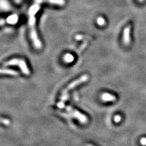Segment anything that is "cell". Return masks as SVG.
Masks as SVG:
<instances>
[{
    "label": "cell",
    "mask_w": 146,
    "mask_h": 146,
    "mask_svg": "<svg viewBox=\"0 0 146 146\" xmlns=\"http://www.w3.org/2000/svg\"><path fill=\"white\" fill-rule=\"evenodd\" d=\"M3 65L4 66H9V65H18L20 68L22 72L25 74L27 76H29L31 74V72L27 67L25 61L23 59L19 58H13L12 60H9L7 62L4 63Z\"/></svg>",
    "instance_id": "2"
},
{
    "label": "cell",
    "mask_w": 146,
    "mask_h": 146,
    "mask_svg": "<svg viewBox=\"0 0 146 146\" xmlns=\"http://www.w3.org/2000/svg\"><path fill=\"white\" fill-rule=\"evenodd\" d=\"M1 123H3V124H4V125H9V124H10V123H11L10 120H9L8 119L3 118V117H1Z\"/></svg>",
    "instance_id": "9"
},
{
    "label": "cell",
    "mask_w": 146,
    "mask_h": 146,
    "mask_svg": "<svg viewBox=\"0 0 146 146\" xmlns=\"http://www.w3.org/2000/svg\"><path fill=\"white\" fill-rule=\"evenodd\" d=\"M66 110L67 112L70 114V116L77 119L79 120L82 124H86L88 122V118L84 114L81 113L79 111L76 110L72 108L70 106L66 107Z\"/></svg>",
    "instance_id": "4"
},
{
    "label": "cell",
    "mask_w": 146,
    "mask_h": 146,
    "mask_svg": "<svg viewBox=\"0 0 146 146\" xmlns=\"http://www.w3.org/2000/svg\"><path fill=\"white\" fill-rule=\"evenodd\" d=\"M141 143H142V144H146V140H145V139H142L141 140Z\"/></svg>",
    "instance_id": "13"
},
{
    "label": "cell",
    "mask_w": 146,
    "mask_h": 146,
    "mask_svg": "<svg viewBox=\"0 0 146 146\" xmlns=\"http://www.w3.org/2000/svg\"><path fill=\"white\" fill-rule=\"evenodd\" d=\"M98 23L100 25H102V22L104 23V19H103V18L102 19L101 18H99V19H98Z\"/></svg>",
    "instance_id": "12"
},
{
    "label": "cell",
    "mask_w": 146,
    "mask_h": 146,
    "mask_svg": "<svg viewBox=\"0 0 146 146\" xmlns=\"http://www.w3.org/2000/svg\"><path fill=\"white\" fill-rule=\"evenodd\" d=\"M130 31L131 25L127 26L124 31V35H123V40L125 45H129L130 43Z\"/></svg>",
    "instance_id": "5"
},
{
    "label": "cell",
    "mask_w": 146,
    "mask_h": 146,
    "mask_svg": "<svg viewBox=\"0 0 146 146\" xmlns=\"http://www.w3.org/2000/svg\"><path fill=\"white\" fill-rule=\"evenodd\" d=\"M39 4H36L30 9L29 11V26L30 28V35L33 42L35 47L36 48H40L42 47V43L38 36L35 27V14L39 11L40 6Z\"/></svg>",
    "instance_id": "1"
},
{
    "label": "cell",
    "mask_w": 146,
    "mask_h": 146,
    "mask_svg": "<svg viewBox=\"0 0 146 146\" xmlns=\"http://www.w3.org/2000/svg\"><path fill=\"white\" fill-rule=\"evenodd\" d=\"M114 120H115V122H119L121 120V117L119 115H117L114 118Z\"/></svg>",
    "instance_id": "10"
},
{
    "label": "cell",
    "mask_w": 146,
    "mask_h": 146,
    "mask_svg": "<svg viewBox=\"0 0 146 146\" xmlns=\"http://www.w3.org/2000/svg\"><path fill=\"white\" fill-rule=\"evenodd\" d=\"M38 3H48L52 4H56L58 6H63L65 4V0H36Z\"/></svg>",
    "instance_id": "7"
},
{
    "label": "cell",
    "mask_w": 146,
    "mask_h": 146,
    "mask_svg": "<svg viewBox=\"0 0 146 146\" xmlns=\"http://www.w3.org/2000/svg\"><path fill=\"white\" fill-rule=\"evenodd\" d=\"M86 146H94V145H90V144H88V145H86Z\"/></svg>",
    "instance_id": "15"
},
{
    "label": "cell",
    "mask_w": 146,
    "mask_h": 146,
    "mask_svg": "<svg viewBox=\"0 0 146 146\" xmlns=\"http://www.w3.org/2000/svg\"><path fill=\"white\" fill-rule=\"evenodd\" d=\"M138 1H139V2H143V1H144V0H138Z\"/></svg>",
    "instance_id": "14"
},
{
    "label": "cell",
    "mask_w": 146,
    "mask_h": 146,
    "mask_svg": "<svg viewBox=\"0 0 146 146\" xmlns=\"http://www.w3.org/2000/svg\"><path fill=\"white\" fill-rule=\"evenodd\" d=\"M1 74H9L11 76H17L18 74V72L15 70H10V69H4V68H1Z\"/></svg>",
    "instance_id": "8"
},
{
    "label": "cell",
    "mask_w": 146,
    "mask_h": 146,
    "mask_svg": "<svg viewBox=\"0 0 146 146\" xmlns=\"http://www.w3.org/2000/svg\"><path fill=\"white\" fill-rule=\"evenodd\" d=\"M57 106H58L59 108H64V107H65V104H64V102L60 101V102H58V104H57Z\"/></svg>",
    "instance_id": "11"
},
{
    "label": "cell",
    "mask_w": 146,
    "mask_h": 146,
    "mask_svg": "<svg viewBox=\"0 0 146 146\" xmlns=\"http://www.w3.org/2000/svg\"><path fill=\"white\" fill-rule=\"evenodd\" d=\"M101 98L102 100H103L104 102H113L115 101L116 98L111 94H109L108 93H105L101 95Z\"/></svg>",
    "instance_id": "6"
},
{
    "label": "cell",
    "mask_w": 146,
    "mask_h": 146,
    "mask_svg": "<svg viewBox=\"0 0 146 146\" xmlns=\"http://www.w3.org/2000/svg\"><path fill=\"white\" fill-rule=\"evenodd\" d=\"M89 79V76L88 74H84L80 77L79 79L75 80L74 81L72 82L70 84L68 85L65 89H64L62 91V96H67V93L69 92V91L73 88H74L76 86H78L79 85L84 83V82L88 80Z\"/></svg>",
    "instance_id": "3"
}]
</instances>
